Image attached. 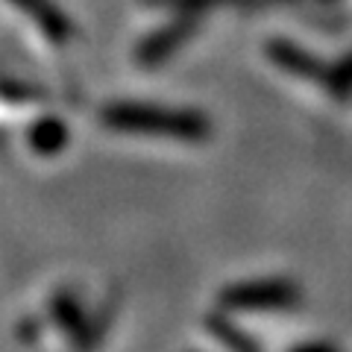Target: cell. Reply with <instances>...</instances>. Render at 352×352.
Segmentation results:
<instances>
[{
    "label": "cell",
    "mask_w": 352,
    "mask_h": 352,
    "mask_svg": "<svg viewBox=\"0 0 352 352\" xmlns=\"http://www.w3.org/2000/svg\"><path fill=\"white\" fill-rule=\"evenodd\" d=\"M302 300L296 282L291 279H247L232 282L217 294V305L223 311H288Z\"/></svg>",
    "instance_id": "2"
},
{
    "label": "cell",
    "mask_w": 352,
    "mask_h": 352,
    "mask_svg": "<svg viewBox=\"0 0 352 352\" xmlns=\"http://www.w3.org/2000/svg\"><path fill=\"white\" fill-rule=\"evenodd\" d=\"M68 126L59 118H41L30 126V147L38 156H59L68 147Z\"/></svg>",
    "instance_id": "5"
},
{
    "label": "cell",
    "mask_w": 352,
    "mask_h": 352,
    "mask_svg": "<svg viewBox=\"0 0 352 352\" xmlns=\"http://www.w3.org/2000/svg\"><path fill=\"white\" fill-rule=\"evenodd\" d=\"M18 338L27 340V344H32V340L38 338V320H24L18 326Z\"/></svg>",
    "instance_id": "7"
},
{
    "label": "cell",
    "mask_w": 352,
    "mask_h": 352,
    "mask_svg": "<svg viewBox=\"0 0 352 352\" xmlns=\"http://www.w3.org/2000/svg\"><path fill=\"white\" fill-rule=\"evenodd\" d=\"M206 326L229 352H261V346L256 344V340H252L247 332H241V329L229 320L226 314H208Z\"/></svg>",
    "instance_id": "6"
},
{
    "label": "cell",
    "mask_w": 352,
    "mask_h": 352,
    "mask_svg": "<svg viewBox=\"0 0 352 352\" xmlns=\"http://www.w3.org/2000/svg\"><path fill=\"white\" fill-rule=\"evenodd\" d=\"M103 126L126 135H164L176 141H203L212 132L208 118L191 109H168L153 103H109L103 109Z\"/></svg>",
    "instance_id": "1"
},
{
    "label": "cell",
    "mask_w": 352,
    "mask_h": 352,
    "mask_svg": "<svg viewBox=\"0 0 352 352\" xmlns=\"http://www.w3.org/2000/svg\"><path fill=\"white\" fill-rule=\"evenodd\" d=\"M12 3L21 9V12H27L32 21H36V27L47 38H53V41H68L74 36V27L65 21V15L59 12V9H53L47 3V0H12Z\"/></svg>",
    "instance_id": "4"
},
{
    "label": "cell",
    "mask_w": 352,
    "mask_h": 352,
    "mask_svg": "<svg viewBox=\"0 0 352 352\" xmlns=\"http://www.w3.org/2000/svg\"><path fill=\"white\" fill-rule=\"evenodd\" d=\"M291 352H338V346H332V344H296Z\"/></svg>",
    "instance_id": "8"
},
{
    "label": "cell",
    "mask_w": 352,
    "mask_h": 352,
    "mask_svg": "<svg viewBox=\"0 0 352 352\" xmlns=\"http://www.w3.org/2000/svg\"><path fill=\"white\" fill-rule=\"evenodd\" d=\"M50 317H53V323H56L71 340H76V335L82 332V326L88 320L80 294L71 291V288H62V291L53 294V300H50Z\"/></svg>",
    "instance_id": "3"
}]
</instances>
